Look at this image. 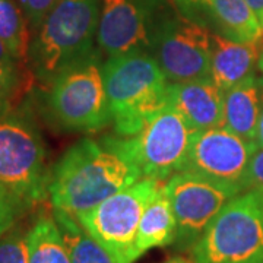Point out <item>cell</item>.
Returning a JSON list of instances; mask_svg holds the SVG:
<instances>
[{"label":"cell","mask_w":263,"mask_h":263,"mask_svg":"<svg viewBox=\"0 0 263 263\" xmlns=\"http://www.w3.org/2000/svg\"><path fill=\"white\" fill-rule=\"evenodd\" d=\"M263 25V0H246Z\"/></svg>","instance_id":"cell-29"},{"label":"cell","mask_w":263,"mask_h":263,"mask_svg":"<svg viewBox=\"0 0 263 263\" xmlns=\"http://www.w3.org/2000/svg\"><path fill=\"white\" fill-rule=\"evenodd\" d=\"M208 10L224 37L240 43H260L263 25L246 0H209Z\"/></svg>","instance_id":"cell-16"},{"label":"cell","mask_w":263,"mask_h":263,"mask_svg":"<svg viewBox=\"0 0 263 263\" xmlns=\"http://www.w3.org/2000/svg\"><path fill=\"white\" fill-rule=\"evenodd\" d=\"M246 190H252L263 196V148L254 151L246 176Z\"/></svg>","instance_id":"cell-25"},{"label":"cell","mask_w":263,"mask_h":263,"mask_svg":"<svg viewBox=\"0 0 263 263\" xmlns=\"http://www.w3.org/2000/svg\"><path fill=\"white\" fill-rule=\"evenodd\" d=\"M167 104L186 120L195 132L222 124L224 91L211 76L183 82H170Z\"/></svg>","instance_id":"cell-13"},{"label":"cell","mask_w":263,"mask_h":263,"mask_svg":"<svg viewBox=\"0 0 263 263\" xmlns=\"http://www.w3.org/2000/svg\"><path fill=\"white\" fill-rule=\"evenodd\" d=\"M29 263H72L53 214H43L28 230Z\"/></svg>","instance_id":"cell-19"},{"label":"cell","mask_w":263,"mask_h":263,"mask_svg":"<svg viewBox=\"0 0 263 263\" xmlns=\"http://www.w3.org/2000/svg\"><path fill=\"white\" fill-rule=\"evenodd\" d=\"M162 187L160 180L143 177L76 218L116 263H133L139 259L136 235L141 218Z\"/></svg>","instance_id":"cell-8"},{"label":"cell","mask_w":263,"mask_h":263,"mask_svg":"<svg viewBox=\"0 0 263 263\" xmlns=\"http://www.w3.org/2000/svg\"><path fill=\"white\" fill-rule=\"evenodd\" d=\"M162 263H195V260H190V259L184 257V256H173V257H170V259H167L165 262Z\"/></svg>","instance_id":"cell-30"},{"label":"cell","mask_w":263,"mask_h":263,"mask_svg":"<svg viewBox=\"0 0 263 263\" xmlns=\"http://www.w3.org/2000/svg\"><path fill=\"white\" fill-rule=\"evenodd\" d=\"M31 38L28 21L18 2L0 0V40L18 62L28 59Z\"/></svg>","instance_id":"cell-20"},{"label":"cell","mask_w":263,"mask_h":263,"mask_svg":"<svg viewBox=\"0 0 263 263\" xmlns=\"http://www.w3.org/2000/svg\"><path fill=\"white\" fill-rule=\"evenodd\" d=\"M21 85L18 65L0 62V100H10Z\"/></svg>","instance_id":"cell-24"},{"label":"cell","mask_w":263,"mask_h":263,"mask_svg":"<svg viewBox=\"0 0 263 263\" xmlns=\"http://www.w3.org/2000/svg\"><path fill=\"white\" fill-rule=\"evenodd\" d=\"M101 0H57L31 38L28 60L43 88L66 69L95 54Z\"/></svg>","instance_id":"cell-2"},{"label":"cell","mask_w":263,"mask_h":263,"mask_svg":"<svg viewBox=\"0 0 263 263\" xmlns=\"http://www.w3.org/2000/svg\"><path fill=\"white\" fill-rule=\"evenodd\" d=\"M177 5L183 10H193V9H200V8H205L206 9L208 5H209V0H176Z\"/></svg>","instance_id":"cell-27"},{"label":"cell","mask_w":263,"mask_h":263,"mask_svg":"<svg viewBox=\"0 0 263 263\" xmlns=\"http://www.w3.org/2000/svg\"><path fill=\"white\" fill-rule=\"evenodd\" d=\"M16 2L19 3L21 9L24 10L31 34L34 35V32L40 28V25L43 24V21L47 16L51 8L56 5L57 0H16Z\"/></svg>","instance_id":"cell-23"},{"label":"cell","mask_w":263,"mask_h":263,"mask_svg":"<svg viewBox=\"0 0 263 263\" xmlns=\"http://www.w3.org/2000/svg\"><path fill=\"white\" fill-rule=\"evenodd\" d=\"M259 69L262 70L263 72V50H262V53H260V57H259Z\"/></svg>","instance_id":"cell-31"},{"label":"cell","mask_w":263,"mask_h":263,"mask_svg":"<svg viewBox=\"0 0 263 263\" xmlns=\"http://www.w3.org/2000/svg\"><path fill=\"white\" fill-rule=\"evenodd\" d=\"M28 211L21 200L0 186V235L19 224L21 218Z\"/></svg>","instance_id":"cell-22"},{"label":"cell","mask_w":263,"mask_h":263,"mask_svg":"<svg viewBox=\"0 0 263 263\" xmlns=\"http://www.w3.org/2000/svg\"><path fill=\"white\" fill-rule=\"evenodd\" d=\"M141 179V170L119 151L85 138L51 167L48 199L53 209L79 216Z\"/></svg>","instance_id":"cell-1"},{"label":"cell","mask_w":263,"mask_h":263,"mask_svg":"<svg viewBox=\"0 0 263 263\" xmlns=\"http://www.w3.org/2000/svg\"><path fill=\"white\" fill-rule=\"evenodd\" d=\"M195 130L168 104L136 135L103 138L107 146L130 160L146 179L164 181L183 171Z\"/></svg>","instance_id":"cell-7"},{"label":"cell","mask_w":263,"mask_h":263,"mask_svg":"<svg viewBox=\"0 0 263 263\" xmlns=\"http://www.w3.org/2000/svg\"><path fill=\"white\" fill-rule=\"evenodd\" d=\"M211 35L206 25L170 9L154 32L148 54L168 82H183L211 73Z\"/></svg>","instance_id":"cell-9"},{"label":"cell","mask_w":263,"mask_h":263,"mask_svg":"<svg viewBox=\"0 0 263 263\" xmlns=\"http://www.w3.org/2000/svg\"><path fill=\"white\" fill-rule=\"evenodd\" d=\"M50 173L46 142L32 111L0 100V186L32 209L48 199Z\"/></svg>","instance_id":"cell-3"},{"label":"cell","mask_w":263,"mask_h":263,"mask_svg":"<svg viewBox=\"0 0 263 263\" xmlns=\"http://www.w3.org/2000/svg\"><path fill=\"white\" fill-rule=\"evenodd\" d=\"M101 53L72 66L43 88L47 120L60 130L97 132L111 124Z\"/></svg>","instance_id":"cell-5"},{"label":"cell","mask_w":263,"mask_h":263,"mask_svg":"<svg viewBox=\"0 0 263 263\" xmlns=\"http://www.w3.org/2000/svg\"><path fill=\"white\" fill-rule=\"evenodd\" d=\"M53 216L72 263H116L111 254L85 230L76 216L59 209H53Z\"/></svg>","instance_id":"cell-18"},{"label":"cell","mask_w":263,"mask_h":263,"mask_svg":"<svg viewBox=\"0 0 263 263\" xmlns=\"http://www.w3.org/2000/svg\"><path fill=\"white\" fill-rule=\"evenodd\" d=\"M259 81H260V114H259V123L256 132V143L257 146L263 148V76L259 78Z\"/></svg>","instance_id":"cell-26"},{"label":"cell","mask_w":263,"mask_h":263,"mask_svg":"<svg viewBox=\"0 0 263 263\" xmlns=\"http://www.w3.org/2000/svg\"><path fill=\"white\" fill-rule=\"evenodd\" d=\"M260 114V81L250 75L224 91L222 124L235 135L256 142V132Z\"/></svg>","instance_id":"cell-15"},{"label":"cell","mask_w":263,"mask_h":263,"mask_svg":"<svg viewBox=\"0 0 263 263\" xmlns=\"http://www.w3.org/2000/svg\"><path fill=\"white\" fill-rule=\"evenodd\" d=\"M195 263H263V196L246 190L211 221L192 250Z\"/></svg>","instance_id":"cell-6"},{"label":"cell","mask_w":263,"mask_h":263,"mask_svg":"<svg viewBox=\"0 0 263 263\" xmlns=\"http://www.w3.org/2000/svg\"><path fill=\"white\" fill-rule=\"evenodd\" d=\"M174 237L176 216L164 183V187L151 200L141 218L136 235V254L141 257L151 249L173 245Z\"/></svg>","instance_id":"cell-17"},{"label":"cell","mask_w":263,"mask_h":263,"mask_svg":"<svg viewBox=\"0 0 263 263\" xmlns=\"http://www.w3.org/2000/svg\"><path fill=\"white\" fill-rule=\"evenodd\" d=\"M0 62L2 63H9V65H19L18 60L13 57L8 46L2 40H0Z\"/></svg>","instance_id":"cell-28"},{"label":"cell","mask_w":263,"mask_h":263,"mask_svg":"<svg viewBox=\"0 0 263 263\" xmlns=\"http://www.w3.org/2000/svg\"><path fill=\"white\" fill-rule=\"evenodd\" d=\"M257 148L254 141L245 139L224 126L195 132L184 170L243 193L249 164Z\"/></svg>","instance_id":"cell-12"},{"label":"cell","mask_w":263,"mask_h":263,"mask_svg":"<svg viewBox=\"0 0 263 263\" xmlns=\"http://www.w3.org/2000/svg\"><path fill=\"white\" fill-rule=\"evenodd\" d=\"M165 192L176 216L173 246L179 252H192L211 221L240 195L235 189L187 170L171 176L165 183Z\"/></svg>","instance_id":"cell-10"},{"label":"cell","mask_w":263,"mask_h":263,"mask_svg":"<svg viewBox=\"0 0 263 263\" xmlns=\"http://www.w3.org/2000/svg\"><path fill=\"white\" fill-rule=\"evenodd\" d=\"M168 0H101L97 41L107 57L148 53Z\"/></svg>","instance_id":"cell-11"},{"label":"cell","mask_w":263,"mask_h":263,"mask_svg":"<svg viewBox=\"0 0 263 263\" xmlns=\"http://www.w3.org/2000/svg\"><path fill=\"white\" fill-rule=\"evenodd\" d=\"M103 76L116 136L136 135L167 105L168 79L148 53L107 57Z\"/></svg>","instance_id":"cell-4"},{"label":"cell","mask_w":263,"mask_h":263,"mask_svg":"<svg viewBox=\"0 0 263 263\" xmlns=\"http://www.w3.org/2000/svg\"><path fill=\"white\" fill-rule=\"evenodd\" d=\"M260 53V43H240L212 32L209 76L222 91H227L253 75Z\"/></svg>","instance_id":"cell-14"},{"label":"cell","mask_w":263,"mask_h":263,"mask_svg":"<svg viewBox=\"0 0 263 263\" xmlns=\"http://www.w3.org/2000/svg\"><path fill=\"white\" fill-rule=\"evenodd\" d=\"M28 230L19 224L0 235V263H29Z\"/></svg>","instance_id":"cell-21"}]
</instances>
